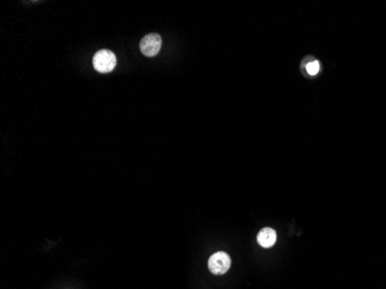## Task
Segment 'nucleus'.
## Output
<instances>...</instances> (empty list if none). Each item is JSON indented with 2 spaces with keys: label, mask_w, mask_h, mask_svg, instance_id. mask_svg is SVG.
Here are the masks:
<instances>
[{
  "label": "nucleus",
  "mask_w": 386,
  "mask_h": 289,
  "mask_svg": "<svg viewBox=\"0 0 386 289\" xmlns=\"http://www.w3.org/2000/svg\"><path fill=\"white\" fill-rule=\"evenodd\" d=\"M117 64L116 55L110 50L97 51L93 58L94 68L100 73H109L114 70Z\"/></svg>",
  "instance_id": "f257e3e1"
},
{
  "label": "nucleus",
  "mask_w": 386,
  "mask_h": 289,
  "mask_svg": "<svg viewBox=\"0 0 386 289\" xmlns=\"http://www.w3.org/2000/svg\"><path fill=\"white\" fill-rule=\"evenodd\" d=\"M231 266V259L228 253L218 251L212 254L208 259V269L211 273L215 275H222L228 272Z\"/></svg>",
  "instance_id": "f03ea898"
},
{
  "label": "nucleus",
  "mask_w": 386,
  "mask_h": 289,
  "mask_svg": "<svg viewBox=\"0 0 386 289\" xmlns=\"http://www.w3.org/2000/svg\"><path fill=\"white\" fill-rule=\"evenodd\" d=\"M162 45V38L158 34L146 35L140 42V50L146 57H155Z\"/></svg>",
  "instance_id": "7ed1b4c3"
},
{
  "label": "nucleus",
  "mask_w": 386,
  "mask_h": 289,
  "mask_svg": "<svg viewBox=\"0 0 386 289\" xmlns=\"http://www.w3.org/2000/svg\"><path fill=\"white\" fill-rule=\"evenodd\" d=\"M257 241L263 248H272L277 242V232L269 227H266L259 231Z\"/></svg>",
  "instance_id": "20e7f679"
},
{
  "label": "nucleus",
  "mask_w": 386,
  "mask_h": 289,
  "mask_svg": "<svg viewBox=\"0 0 386 289\" xmlns=\"http://www.w3.org/2000/svg\"><path fill=\"white\" fill-rule=\"evenodd\" d=\"M320 70V65H319V62L318 60H312V62H310L307 65V72L309 75H316L318 74V72Z\"/></svg>",
  "instance_id": "39448f33"
}]
</instances>
